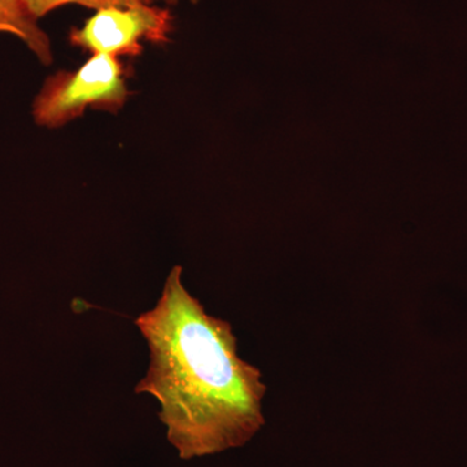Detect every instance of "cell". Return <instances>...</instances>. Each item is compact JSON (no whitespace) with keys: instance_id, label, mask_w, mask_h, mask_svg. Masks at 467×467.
<instances>
[{"instance_id":"obj_1","label":"cell","mask_w":467,"mask_h":467,"mask_svg":"<svg viewBox=\"0 0 467 467\" xmlns=\"http://www.w3.org/2000/svg\"><path fill=\"white\" fill-rule=\"evenodd\" d=\"M135 325L149 344L150 367L134 392L160 402L180 459L243 447L265 425L263 374L239 358L232 325L186 290L182 267L171 270L155 308Z\"/></svg>"},{"instance_id":"obj_2","label":"cell","mask_w":467,"mask_h":467,"mask_svg":"<svg viewBox=\"0 0 467 467\" xmlns=\"http://www.w3.org/2000/svg\"><path fill=\"white\" fill-rule=\"evenodd\" d=\"M130 91L126 69L119 57L97 54L77 70H60L46 79L34 98V122L57 129L94 109L116 113L125 106Z\"/></svg>"},{"instance_id":"obj_3","label":"cell","mask_w":467,"mask_h":467,"mask_svg":"<svg viewBox=\"0 0 467 467\" xmlns=\"http://www.w3.org/2000/svg\"><path fill=\"white\" fill-rule=\"evenodd\" d=\"M173 32V16L152 5L100 9L82 27H75L69 41L76 47L110 57H138L142 41L164 45Z\"/></svg>"},{"instance_id":"obj_4","label":"cell","mask_w":467,"mask_h":467,"mask_svg":"<svg viewBox=\"0 0 467 467\" xmlns=\"http://www.w3.org/2000/svg\"><path fill=\"white\" fill-rule=\"evenodd\" d=\"M0 33L20 39L43 66L54 60L50 36L39 26L24 0H0Z\"/></svg>"},{"instance_id":"obj_5","label":"cell","mask_w":467,"mask_h":467,"mask_svg":"<svg viewBox=\"0 0 467 467\" xmlns=\"http://www.w3.org/2000/svg\"><path fill=\"white\" fill-rule=\"evenodd\" d=\"M155 0H24L30 14L36 20L67 5H79L100 11V9L129 7L134 5H152Z\"/></svg>"},{"instance_id":"obj_6","label":"cell","mask_w":467,"mask_h":467,"mask_svg":"<svg viewBox=\"0 0 467 467\" xmlns=\"http://www.w3.org/2000/svg\"><path fill=\"white\" fill-rule=\"evenodd\" d=\"M161 2L167 3V5H177L180 0H161ZM192 3H198L199 0H190Z\"/></svg>"}]
</instances>
